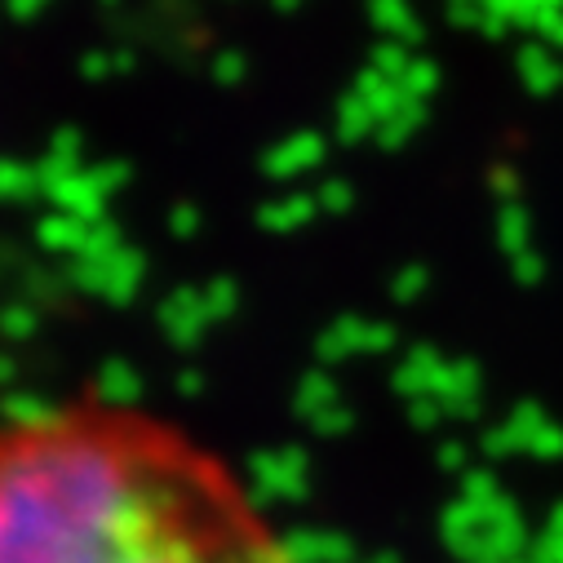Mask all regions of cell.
I'll return each instance as SVG.
<instances>
[{
    "label": "cell",
    "instance_id": "1",
    "mask_svg": "<svg viewBox=\"0 0 563 563\" xmlns=\"http://www.w3.org/2000/svg\"><path fill=\"white\" fill-rule=\"evenodd\" d=\"M0 563H307L257 479L120 390L0 412Z\"/></svg>",
    "mask_w": 563,
    "mask_h": 563
}]
</instances>
